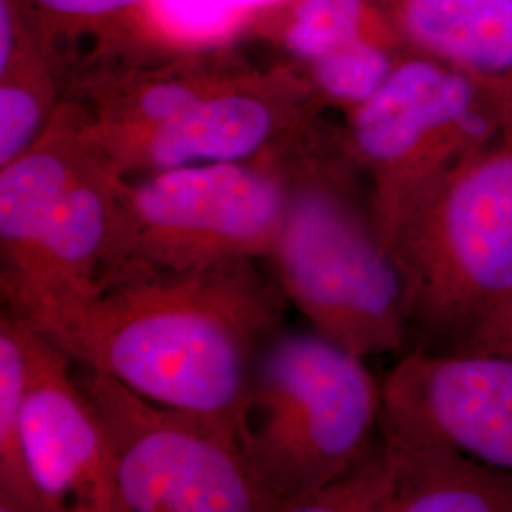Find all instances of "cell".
<instances>
[{
    "label": "cell",
    "mask_w": 512,
    "mask_h": 512,
    "mask_svg": "<svg viewBox=\"0 0 512 512\" xmlns=\"http://www.w3.org/2000/svg\"><path fill=\"white\" fill-rule=\"evenodd\" d=\"M262 264L236 260L183 272L116 264L86 302L42 332L76 363L241 439L256 361L283 330L289 308Z\"/></svg>",
    "instance_id": "obj_1"
},
{
    "label": "cell",
    "mask_w": 512,
    "mask_h": 512,
    "mask_svg": "<svg viewBox=\"0 0 512 512\" xmlns=\"http://www.w3.org/2000/svg\"><path fill=\"white\" fill-rule=\"evenodd\" d=\"M323 334L279 330L262 349L241 442L281 512L351 473L380 437L382 385Z\"/></svg>",
    "instance_id": "obj_2"
},
{
    "label": "cell",
    "mask_w": 512,
    "mask_h": 512,
    "mask_svg": "<svg viewBox=\"0 0 512 512\" xmlns=\"http://www.w3.org/2000/svg\"><path fill=\"white\" fill-rule=\"evenodd\" d=\"M311 329L359 357L408 344L403 268L385 245L368 194L338 175L289 179V203L266 260Z\"/></svg>",
    "instance_id": "obj_3"
},
{
    "label": "cell",
    "mask_w": 512,
    "mask_h": 512,
    "mask_svg": "<svg viewBox=\"0 0 512 512\" xmlns=\"http://www.w3.org/2000/svg\"><path fill=\"white\" fill-rule=\"evenodd\" d=\"M412 348H465L512 294V141L482 150L404 224Z\"/></svg>",
    "instance_id": "obj_4"
},
{
    "label": "cell",
    "mask_w": 512,
    "mask_h": 512,
    "mask_svg": "<svg viewBox=\"0 0 512 512\" xmlns=\"http://www.w3.org/2000/svg\"><path fill=\"white\" fill-rule=\"evenodd\" d=\"M74 368L107 440L120 512L281 511L238 433L92 366Z\"/></svg>",
    "instance_id": "obj_5"
},
{
    "label": "cell",
    "mask_w": 512,
    "mask_h": 512,
    "mask_svg": "<svg viewBox=\"0 0 512 512\" xmlns=\"http://www.w3.org/2000/svg\"><path fill=\"white\" fill-rule=\"evenodd\" d=\"M287 203L289 177L249 160L171 167L133 184L114 175L109 268L129 262L183 272L266 262Z\"/></svg>",
    "instance_id": "obj_6"
},
{
    "label": "cell",
    "mask_w": 512,
    "mask_h": 512,
    "mask_svg": "<svg viewBox=\"0 0 512 512\" xmlns=\"http://www.w3.org/2000/svg\"><path fill=\"white\" fill-rule=\"evenodd\" d=\"M501 124L473 78L427 61L393 69L353 112L351 141L372 171L374 219L393 251L404 224ZM395 255V253H393Z\"/></svg>",
    "instance_id": "obj_7"
},
{
    "label": "cell",
    "mask_w": 512,
    "mask_h": 512,
    "mask_svg": "<svg viewBox=\"0 0 512 512\" xmlns=\"http://www.w3.org/2000/svg\"><path fill=\"white\" fill-rule=\"evenodd\" d=\"M25 323L21 435L42 512H120L101 423L73 357Z\"/></svg>",
    "instance_id": "obj_8"
},
{
    "label": "cell",
    "mask_w": 512,
    "mask_h": 512,
    "mask_svg": "<svg viewBox=\"0 0 512 512\" xmlns=\"http://www.w3.org/2000/svg\"><path fill=\"white\" fill-rule=\"evenodd\" d=\"M384 414L512 475V359L412 348L382 384Z\"/></svg>",
    "instance_id": "obj_9"
},
{
    "label": "cell",
    "mask_w": 512,
    "mask_h": 512,
    "mask_svg": "<svg viewBox=\"0 0 512 512\" xmlns=\"http://www.w3.org/2000/svg\"><path fill=\"white\" fill-rule=\"evenodd\" d=\"M372 473L374 512H512V475L384 410Z\"/></svg>",
    "instance_id": "obj_10"
},
{
    "label": "cell",
    "mask_w": 512,
    "mask_h": 512,
    "mask_svg": "<svg viewBox=\"0 0 512 512\" xmlns=\"http://www.w3.org/2000/svg\"><path fill=\"white\" fill-rule=\"evenodd\" d=\"M114 243V173L86 162L63 194L18 317L40 330L86 302L107 274Z\"/></svg>",
    "instance_id": "obj_11"
},
{
    "label": "cell",
    "mask_w": 512,
    "mask_h": 512,
    "mask_svg": "<svg viewBox=\"0 0 512 512\" xmlns=\"http://www.w3.org/2000/svg\"><path fill=\"white\" fill-rule=\"evenodd\" d=\"M283 114L249 92L205 93L181 116L109 147L110 171H162L183 165L253 160L272 141Z\"/></svg>",
    "instance_id": "obj_12"
},
{
    "label": "cell",
    "mask_w": 512,
    "mask_h": 512,
    "mask_svg": "<svg viewBox=\"0 0 512 512\" xmlns=\"http://www.w3.org/2000/svg\"><path fill=\"white\" fill-rule=\"evenodd\" d=\"M80 152L76 143L55 137L0 167V293L16 315L27 304L59 202L88 162Z\"/></svg>",
    "instance_id": "obj_13"
},
{
    "label": "cell",
    "mask_w": 512,
    "mask_h": 512,
    "mask_svg": "<svg viewBox=\"0 0 512 512\" xmlns=\"http://www.w3.org/2000/svg\"><path fill=\"white\" fill-rule=\"evenodd\" d=\"M414 37L471 73H512V0H408Z\"/></svg>",
    "instance_id": "obj_14"
},
{
    "label": "cell",
    "mask_w": 512,
    "mask_h": 512,
    "mask_svg": "<svg viewBox=\"0 0 512 512\" xmlns=\"http://www.w3.org/2000/svg\"><path fill=\"white\" fill-rule=\"evenodd\" d=\"M25 387V323L0 313V512H42L27 467L21 410Z\"/></svg>",
    "instance_id": "obj_15"
},
{
    "label": "cell",
    "mask_w": 512,
    "mask_h": 512,
    "mask_svg": "<svg viewBox=\"0 0 512 512\" xmlns=\"http://www.w3.org/2000/svg\"><path fill=\"white\" fill-rule=\"evenodd\" d=\"M391 73L387 55L359 40H351L315 63V82L321 92L355 109L378 92Z\"/></svg>",
    "instance_id": "obj_16"
},
{
    "label": "cell",
    "mask_w": 512,
    "mask_h": 512,
    "mask_svg": "<svg viewBox=\"0 0 512 512\" xmlns=\"http://www.w3.org/2000/svg\"><path fill=\"white\" fill-rule=\"evenodd\" d=\"M363 18L361 0H304L289 31L294 54L319 59L357 37Z\"/></svg>",
    "instance_id": "obj_17"
},
{
    "label": "cell",
    "mask_w": 512,
    "mask_h": 512,
    "mask_svg": "<svg viewBox=\"0 0 512 512\" xmlns=\"http://www.w3.org/2000/svg\"><path fill=\"white\" fill-rule=\"evenodd\" d=\"M46 103L37 88L6 82L0 88V167L14 162L38 141Z\"/></svg>",
    "instance_id": "obj_18"
},
{
    "label": "cell",
    "mask_w": 512,
    "mask_h": 512,
    "mask_svg": "<svg viewBox=\"0 0 512 512\" xmlns=\"http://www.w3.org/2000/svg\"><path fill=\"white\" fill-rule=\"evenodd\" d=\"M165 18L188 33L220 31L234 12L224 0H160Z\"/></svg>",
    "instance_id": "obj_19"
},
{
    "label": "cell",
    "mask_w": 512,
    "mask_h": 512,
    "mask_svg": "<svg viewBox=\"0 0 512 512\" xmlns=\"http://www.w3.org/2000/svg\"><path fill=\"white\" fill-rule=\"evenodd\" d=\"M459 351L494 353L512 359V294L501 310L476 332L471 342Z\"/></svg>",
    "instance_id": "obj_20"
},
{
    "label": "cell",
    "mask_w": 512,
    "mask_h": 512,
    "mask_svg": "<svg viewBox=\"0 0 512 512\" xmlns=\"http://www.w3.org/2000/svg\"><path fill=\"white\" fill-rule=\"evenodd\" d=\"M37 2L61 14L90 16V14H105V12L124 8L137 0H37Z\"/></svg>",
    "instance_id": "obj_21"
},
{
    "label": "cell",
    "mask_w": 512,
    "mask_h": 512,
    "mask_svg": "<svg viewBox=\"0 0 512 512\" xmlns=\"http://www.w3.org/2000/svg\"><path fill=\"white\" fill-rule=\"evenodd\" d=\"M0 37V69L4 73L12 54V14L6 0L0 2Z\"/></svg>",
    "instance_id": "obj_22"
},
{
    "label": "cell",
    "mask_w": 512,
    "mask_h": 512,
    "mask_svg": "<svg viewBox=\"0 0 512 512\" xmlns=\"http://www.w3.org/2000/svg\"><path fill=\"white\" fill-rule=\"evenodd\" d=\"M228 6L243 8V6H256V4H266V2H274V0H224Z\"/></svg>",
    "instance_id": "obj_23"
}]
</instances>
